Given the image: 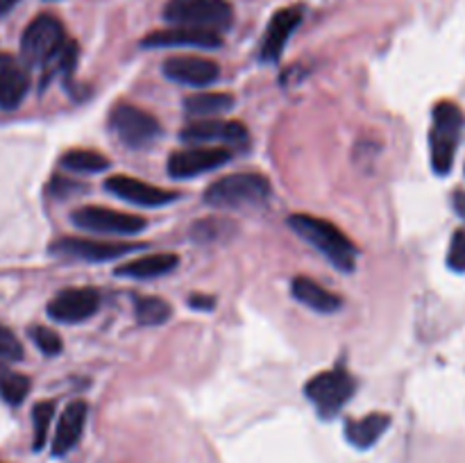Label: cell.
Returning a JSON list of instances; mask_svg holds the SVG:
<instances>
[{
  "label": "cell",
  "instance_id": "cell-1",
  "mask_svg": "<svg viewBox=\"0 0 465 463\" xmlns=\"http://www.w3.org/2000/svg\"><path fill=\"white\" fill-rule=\"evenodd\" d=\"M289 227L304 239L307 243H312L336 271L341 272H352L357 266V245L330 221H322V218L312 216V213H293L289 216Z\"/></svg>",
  "mask_w": 465,
  "mask_h": 463
},
{
  "label": "cell",
  "instance_id": "cell-2",
  "mask_svg": "<svg viewBox=\"0 0 465 463\" xmlns=\"http://www.w3.org/2000/svg\"><path fill=\"white\" fill-rule=\"evenodd\" d=\"M465 116L459 104L443 100L434 107L430 130V154L431 168L439 175H448L454 166L459 141H461Z\"/></svg>",
  "mask_w": 465,
  "mask_h": 463
},
{
  "label": "cell",
  "instance_id": "cell-3",
  "mask_svg": "<svg viewBox=\"0 0 465 463\" xmlns=\"http://www.w3.org/2000/svg\"><path fill=\"white\" fill-rule=\"evenodd\" d=\"M272 193L271 182L259 172H236L221 177L204 191V202L218 209H243L259 207L268 202Z\"/></svg>",
  "mask_w": 465,
  "mask_h": 463
},
{
  "label": "cell",
  "instance_id": "cell-4",
  "mask_svg": "<svg viewBox=\"0 0 465 463\" xmlns=\"http://www.w3.org/2000/svg\"><path fill=\"white\" fill-rule=\"evenodd\" d=\"M66 30L53 14H39L21 36V57L25 66L48 68L66 45Z\"/></svg>",
  "mask_w": 465,
  "mask_h": 463
},
{
  "label": "cell",
  "instance_id": "cell-5",
  "mask_svg": "<svg viewBox=\"0 0 465 463\" xmlns=\"http://www.w3.org/2000/svg\"><path fill=\"white\" fill-rule=\"evenodd\" d=\"M163 18L173 25L223 32L234 21V12L227 0H171Z\"/></svg>",
  "mask_w": 465,
  "mask_h": 463
},
{
  "label": "cell",
  "instance_id": "cell-6",
  "mask_svg": "<svg viewBox=\"0 0 465 463\" xmlns=\"http://www.w3.org/2000/svg\"><path fill=\"white\" fill-rule=\"evenodd\" d=\"M354 390H357V381L345 368L321 372L304 386V395L322 418L336 416L350 402Z\"/></svg>",
  "mask_w": 465,
  "mask_h": 463
},
{
  "label": "cell",
  "instance_id": "cell-7",
  "mask_svg": "<svg viewBox=\"0 0 465 463\" xmlns=\"http://www.w3.org/2000/svg\"><path fill=\"white\" fill-rule=\"evenodd\" d=\"M109 130L114 132L123 145L132 150H141L153 143L159 136L162 127L159 121L145 109L134 107V104L118 103L109 113Z\"/></svg>",
  "mask_w": 465,
  "mask_h": 463
},
{
  "label": "cell",
  "instance_id": "cell-8",
  "mask_svg": "<svg viewBox=\"0 0 465 463\" xmlns=\"http://www.w3.org/2000/svg\"><path fill=\"white\" fill-rule=\"evenodd\" d=\"M71 221L80 230L109 236H134L148 225V221L136 213H123L107 207H80L71 213Z\"/></svg>",
  "mask_w": 465,
  "mask_h": 463
},
{
  "label": "cell",
  "instance_id": "cell-9",
  "mask_svg": "<svg viewBox=\"0 0 465 463\" xmlns=\"http://www.w3.org/2000/svg\"><path fill=\"white\" fill-rule=\"evenodd\" d=\"M232 159V153L221 145H195V148L177 150L168 157V172L177 180L203 175V172L216 171L225 166Z\"/></svg>",
  "mask_w": 465,
  "mask_h": 463
},
{
  "label": "cell",
  "instance_id": "cell-10",
  "mask_svg": "<svg viewBox=\"0 0 465 463\" xmlns=\"http://www.w3.org/2000/svg\"><path fill=\"white\" fill-rule=\"evenodd\" d=\"M100 309V293L91 286L64 289L48 302V316L57 322H82Z\"/></svg>",
  "mask_w": 465,
  "mask_h": 463
},
{
  "label": "cell",
  "instance_id": "cell-11",
  "mask_svg": "<svg viewBox=\"0 0 465 463\" xmlns=\"http://www.w3.org/2000/svg\"><path fill=\"white\" fill-rule=\"evenodd\" d=\"M139 245L116 243V241H94V239H77V236H62L50 245V252L62 254V257L82 259V261H112V259L123 257L132 252Z\"/></svg>",
  "mask_w": 465,
  "mask_h": 463
},
{
  "label": "cell",
  "instance_id": "cell-12",
  "mask_svg": "<svg viewBox=\"0 0 465 463\" xmlns=\"http://www.w3.org/2000/svg\"><path fill=\"white\" fill-rule=\"evenodd\" d=\"M162 68L168 80L186 86H209L221 77V66L198 54H173Z\"/></svg>",
  "mask_w": 465,
  "mask_h": 463
},
{
  "label": "cell",
  "instance_id": "cell-13",
  "mask_svg": "<svg viewBox=\"0 0 465 463\" xmlns=\"http://www.w3.org/2000/svg\"><path fill=\"white\" fill-rule=\"evenodd\" d=\"M182 139L189 143H230L245 145L250 134L248 127L239 121H218V118H203L193 121L182 130Z\"/></svg>",
  "mask_w": 465,
  "mask_h": 463
},
{
  "label": "cell",
  "instance_id": "cell-14",
  "mask_svg": "<svg viewBox=\"0 0 465 463\" xmlns=\"http://www.w3.org/2000/svg\"><path fill=\"white\" fill-rule=\"evenodd\" d=\"M104 191H109L116 198L127 200L139 207H162V204L175 202L177 195L175 191L159 189V186L148 184V182L134 180L130 175H114L104 182Z\"/></svg>",
  "mask_w": 465,
  "mask_h": 463
},
{
  "label": "cell",
  "instance_id": "cell-15",
  "mask_svg": "<svg viewBox=\"0 0 465 463\" xmlns=\"http://www.w3.org/2000/svg\"><path fill=\"white\" fill-rule=\"evenodd\" d=\"M223 44L221 32L198 30V27L173 25L171 30L150 32L141 45L143 48H177V45H193V48H218Z\"/></svg>",
  "mask_w": 465,
  "mask_h": 463
},
{
  "label": "cell",
  "instance_id": "cell-16",
  "mask_svg": "<svg viewBox=\"0 0 465 463\" xmlns=\"http://www.w3.org/2000/svg\"><path fill=\"white\" fill-rule=\"evenodd\" d=\"M30 91V73L14 54L0 53V109L12 112Z\"/></svg>",
  "mask_w": 465,
  "mask_h": 463
},
{
  "label": "cell",
  "instance_id": "cell-17",
  "mask_svg": "<svg viewBox=\"0 0 465 463\" xmlns=\"http://www.w3.org/2000/svg\"><path fill=\"white\" fill-rule=\"evenodd\" d=\"M302 23V7H284L271 18L268 30L262 41V59L263 62H275L284 50L286 41L291 39L298 25Z\"/></svg>",
  "mask_w": 465,
  "mask_h": 463
},
{
  "label": "cell",
  "instance_id": "cell-18",
  "mask_svg": "<svg viewBox=\"0 0 465 463\" xmlns=\"http://www.w3.org/2000/svg\"><path fill=\"white\" fill-rule=\"evenodd\" d=\"M86 413H89V407L82 399H75V402H71L64 409L62 418L57 422V431L53 436L54 457H64V454H68L80 443L82 431H84L86 425Z\"/></svg>",
  "mask_w": 465,
  "mask_h": 463
},
{
  "label": "cell",
  "instance_id": "cell-19",
  "mask_svg": "<svg viewBox=\"0 0 465 463\" xmlns=\"http://www.w3.org/2000/svg\"><path fill=\"white\" fill-rule=\"evenodd\" d=\"M291 291H293L295 300H300L304 307L313 309V311L334 313L343 307V300H341L339 295L327 291L325 286L313 281L312 277H295V280L291 281Z\"/></svg>",
  "mask_w": 465,
  "mask_h": 463
},
{
  "label": "cell",
  "instance_id": "cell-20",
  "mask_svg": "<svg viewBox=\"0 0 465 463\" xmlns=\"http://www.w3.org/2000/svg\"><path fill=\"white\" fill-rule=\"evenodd\" d=\"M180 257L173 252H154L145 254V257L134 259V261H127L125 266L116 268L118 277H130V280H153V277L168 275L171 271H175Z\"/></svg>",
  "mask_w": 465,
  "mask_h": 463
},
{
  "label": "cell",
  "instance_id": "cell-21",
  "mask_svg": "<svg viewBox=\"0 0 465 463\" xmlns=\"http://www.w3.org/2000/svg\"><path fill=\"white\" fill-rule=\"evenodd\" d=\"M389 425L391 416H386V413H371V416L359 418V420H348V425H345V438L354 448L368 449L384 436Z\"/></svg>",
  "mask_w": 465,
  "mask_h": 463
},
{
  "label": "cell",
  "instance_id": "cell-22",
  "mask_svg": "<svg viewBox=\"0 0 465 463\" xmlns=\"http://www.w3.org/2000/svg\"><path fill=\"white\" fill-rule=\"evenodd\" d=\"M234 107V98L223 91H204V94H193L184 100V109L189 116H218Z\"/></svg>",
  "mask_w": 465,
  "mask_h": 463
},
{
  "label": "cell",
  "instance_id": "cell-23",
  "mask_svg": "<svg viewBox=\"0 0 465 463\" xmlns=\"http://www.w3.org/2000/svg\"><path fill=\"white\" fill-rule=\"evenodd\" d=\"M171 304L162 298L145 295V298L134 300V316L141 325H163L171 318Z\"/></svg>",
  "mask_w": 465,
  "mask_h": 463
},
{
  "label": "cell",
  "instance_id": "cell-24",
  "mask_svg": "<svg viewBox=\"0 0 465 463\" xmlns=\"http://www.w3.org/2000/svg\"><path fill=\"white\" fill-rule=\"evenodd\" d=\"M62 166L73 172H103L109 168V159L95 150H71L62 157Z\"/></svg>",
  "mask_w": 465,
  "mask_h": 463
},
{
  "label": "cell",
  "instance_id": "cell-25",
  "mask_svg": "<svg viewBox=\"0 0 465 463\" xmlns=\"http://www.w3.org/2000/svg\"><path fill=\"white\" fill-rule=\"evenodd\" d=\"M30 377L14 370H0V398L7 404L16 407L30 393Z\"/></svg>",
  "mask_w": 465,
  "mask_h": 463
},
{
  "label": "cell",
  "instance_id": "cell-26",
  "mask_svg": "<svg viewBox=\"0 0 465 463\" xmlns=\"http://www.w3.org/2000/svg\"><path fill=\"white\" fill-rule=\"evenodd\" d=\"M54 416V402L45 399V402H39L35 409H32V422H35V449H41L48 440V429L50 422H53Z\"/></svg>",
  "mask_w": 465,
  "mask_h": 463
},
{
  "label": "cell",
  "instance_id": "cell-27",
  "mask_svg": "<svg viewBox=\"0 0 465 463\" xmlns=\"http://www.w3.org/2000/svg\"><path fill=\"white\" fill-rule=\"evenodd\" d=\"M30 339L35 340V345L45 354V357H57V354L62 352V339H59L57 331H53L50 327H30Z\"/></svg>",
  "mask_w": 465,
  "mask_h": 463
},
{
  "label": "cell",
  "instance_id": "cell-28",
  "mask_svg": "<svg viewBox=\"0 0 465 463\" xmlns=\"http://www.w3.org/2000/svg\"><path fill=\"white\" fill-rule=\"evenodd\" d=\"M23 359V345L12 330L0 325V363H14Z\"/></svg>",
  "mask_w": 465,
  "mask_h": 463
},
{
  "label": "cell",
  "instance_id": "cell-29",
  "mask_svg": "<svg viewBox=\"0 0 465 463\" xmlns=\"http://www.w3.org/2000/svg\"><path fill=\"white\" fill-rule=\"evenodd\" d=\"M448 266L454 272H465V227H459L454 232L452 241H450V252H448Z\"/></svg>",
  "mask_w": 465,
  "mask_h": 463
},
{
  "label": "cell",
  "instance_id": "cell-30",
  "mask_svg": "<svg viewBox=\"0 0 465 463\" xmlns=\"http://www.w3.org/2000/svg\"><path fill=\"white\" fill-rule=\"evenodd\" d=\"M75 189L82 191V186L75 184V182L64 180V177H54V180L50 182V191H53V195H57V198H66V195L73 193Z\"/></svg>",
  "mask_w": 465,
  "mask_h": 463
},
{
  "label": "cell",
  "instance_id": "cell-31",
  "mask_svg": "<svg viewBox=\"0 0 465 463\" xmlns=\"http://www.w3.org/2000/svg\"><path fill=\"white\" fill-rule=\"evenodd\" d=\"M189 304L193 309H213V307H216V300L204 298V295H191Z\"/></svg>",
  "mask_w": 465,
  "mask_h": 463
},
{
  "label": "cell",
  "instance_id": "cell-32",
  "mask_svg": "<svg viewBox=\"0 0 465 463\" xmlns=\"http://www.w3.org/2000/svg\"><path fill=\"white\" fill-rule=\"evenodd\" d=\"M18 0H0V16H5V14L12 12L14 7H16Z\"/></svg>",
  "mask_w": 465,
  "mask_h": 463
}]
</instances>
